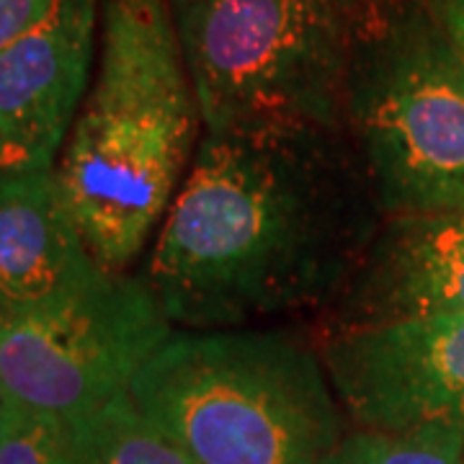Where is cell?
Listing matches in <instances>:
<instances>
[{"instance_id": "10", "label": "cell", "mask_w": 464, "mask_h": 464, "mask_svg": "<svg viewBox=\"0 0 464 464\" xmlns=\"http://www.w3.org/2000/svg\"><path fill=\"white\" fill-rule=\"evenodd\" d=\"M101 268L54 168L0 176V325L65 297Z\"/></svg>"}, {"instance_id": "8", "label": "cell", "mask_w": 464, "mask_h": 464, "mask_svg": "<svg viewBox=\"0 0 464 464\" xmlns=\"http://www.w3.org/2000/svg\"><path fill=\"white\" fill-rule=\"evenodd\" d=\"M464 315V212L384 217L313 338Z\"/></svg>"}, {"instance_id": "2", "label": "cell", "mask_w": 464, "mask_h": 464, "mask_svg": "<svg viewBox=\"0 0 464 464\" xmlns=\"http://www.w3.org/2000/svg\"><path fill=\"white\" fill-rule=\"evenodd\" d=\"M201 130L168 0H106L96 81L54 168L85 246L106 271H127L158 232Z\"/></svg>"}, {"instance_id": "13", "label": "cell", "mask_w": 464, "mask_h": 464, "mask_svg": "<svg viewBox=\"0 0 464 464\" xmlns=\"http://www.w3.org/2000/svg\"><path fill=\"white\" fill-rule=\"evenodd\" d=\"M65 423L14 405L0 433V464H63Z\"/></svg>"}, {"instance_id": "14", "label": "cell", "mask_w": 464, "mask_h": 464, "mask_svg": "<svg viewBox=\"0 0 464 464\" xmlns=\"http://www.w3.org/2000/svg\"><path fill=\"white\" fill-rule=\"evenodd\" d=\"M54 8V0H0V52L36 29Z\"/></svg>"}, {"instance_id": "7", "label": "cell", "mask_w": 464, "mask_h": 464, "mask_svg": "<svg viewBox=\"0 0 464 464\" xmlns=\"http://www.w3.org/2000/svg\"><path fill=\"white\" fill-rule=\"evenodd\" d=\"M343 415L356 429L464 431V315L423 317L317 341Z\"/></svg>"}, {"instance_id": "1", "label": "cell", "mask_w": 464, "mask_h": 464, "mask_svg": "<svg viewBox=\"0 0 464 464\" xmlns=\"http://www.w3.org/2000/svg\"><path fill=\"white\" fill-rule=\"evenodd\" d=\"M382 219L341 124L204 132L140 276L176 331L315 323Z\"/></svg>"}, {"instance_id": "15", "label": "cell", "mask_w": 464, "mask_h": 464, "mask_svg": "<svg viewBox=\"0 0 464 464\" xmlns=\"http://www.w3.org/2000/svg\"><path fill=\"white\" fill-rule=\"evenodd\" d=\"M441 21L457 47L464 52V0H441Z\"/></svg>"}, {"instance_id": "12", "label": "cell", "mask_w": 464, "mask_h": 464, "mask_svg": "<svg viewBox=\"0 0 464 464\" xmlns=\"http://www.w3.org/2000/svg\"><path fill=\"white\" fill-rule=\"evenodd\" d=\"M325 464H464V431L429 423L408 431L351 429Z\"/></svg>"}, {"instance_id": "4", "label": "cell", "mask_w": 464, "mask_h": 464, "mask_svg": "<svg viewBox=\"0 0 464 464\" xmlns=\"http://www.w3.org/2000/svg\"><path fill=\"white\" fill-rule=\"evenodd\" d=\"M341 127L382 215L464 212V52L415 0H366Z\"/></svg>"}, {"instance_id": "5", "label": "cell", "mask_w": 464, "mask_h": 464, "mask_svg": "<svg viewBox=\"0 0 464 464\" xmlns=\"http://www.w3.org/2000/svg\"><path fill=\"white\" fill-rule=\"evenodd\" d=\"M366 0H168L204 132L341 124Z\"/></svg>"}, {"instance_id": "3", "label": "cell", "mask_w": 464, "mask_h": 464, "mask_svg": "<svg viewBox=\"0 0 464 464\" xmlns=\"http://www.w3.org/2000/svg\"><path fill=\"white\" fill-rule=\"evenodd\" d=\"M130 398L191 464H325L346 433L313 333L276 325L176 331Z\"/></svg>"}, {"instance_id": "16", "label": "cell", "mask_w": 464, "mask_h": 464, "mask_svg": "<svg viewBox=\"0 0 464 464\" xmlns=\"http://www.w3.org/2000/svg\"><path fill=\"white\" fill-rule=\"evenodd\" d=\"M11 411H14V402L5 398V392L0 390V433H3L5 423H8V418H11Z\"/></svg>"}, {"instance_id": "6", "label": "cell", "mask_w": 464, "mask_h": 464, "mask_svg": "<svg viewBox=\"0 0 464 464\" xmlns=\"http://www.w3.org/2000/svg\"><path fill=\"white\" fill-rule=\"evenodd\" d=\"M173 333L140 274L101 268L65 297L0 325V390L21 411L70 426L130 395Z\"/></svg>"}, {"instance_id": "11", "label": "cell", "mask_w": 464, "mask_h": 464, "mask_svg": "<svg viewBox=\"0 0 464 464\" xmlns=\"http://www.w3.org/2000/svg\"><path fill=\"white\" fill-rule=\"evenodd\" d=\"M63 464H191L130 395L65 426Z\"/></svg>"}, {"instance_id": "9", "label": "cell", "mask_w": 464, "mask_h": 464, "mask_svg": "<svg viewBox=\"0 0 464 464\" xmlns=\"http://www.w3.org/2000/svg\"><path fill=\"white\" fill-rule=\"evenodd\" d=\"M99 0H54L36 29L0 52V176L54 168L88 85Z\"/></svg>"}]
</instances>
